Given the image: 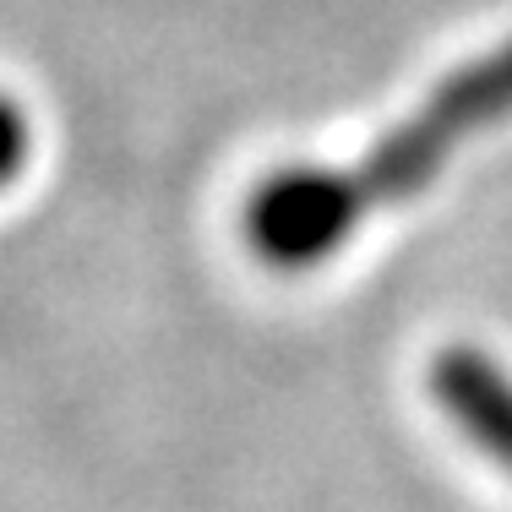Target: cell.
Masks as SVG:
<instances>
[{
    "label": "cell",
    "mask_w": 512,
    "mask_h": 512,
    "mask_svg": "<svg viewBox=\"0 0 512 512\" xmlns=\"http://www.w3.org/2000/svg\"><path fill=\"white\" fill-rule=\"evenodd\" d=\"M512 120V39L442 77L404 126L344 169H278L246 202V240L278 273H311L338 256L382 207L420 197L474 131Z\"/></svg>",
    "instance_id": "1"
},
{
    "label": "cell",
    "mask_w": 512,
    "mask_h": 512,
    "mask_svg": "<svg viewBox=\"0 0 512 512\" xmlns=\"http://www.w3.org/2000/svg\"><path fill=\"white\" fill-rule=\"evenodd\" d=\"M431 393L463 442L512 474V371H502L485 349L458 344L431 365Z\"/></svg>",
    "instance_id": "2"
},
{
    "label": "cell",
    "mask_w": 512,
    "mask_h": 512,
    "mask_svg": "<svg viewBox=\"0 0 512 512\" xmlns=\"http://www.w3.org/2000/svg\"><path fill=\"white\" fill-rule=\"evenodd\" d=\"M28 153H33V126L22 115V104L0 99V191L28 169Z\"/></svg>",
    "instance_id": "3"
}]
</instances>
